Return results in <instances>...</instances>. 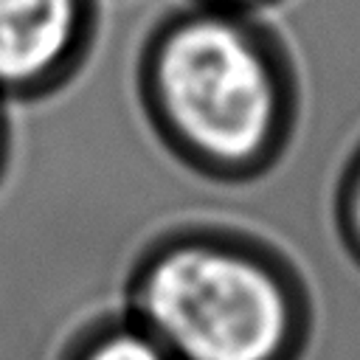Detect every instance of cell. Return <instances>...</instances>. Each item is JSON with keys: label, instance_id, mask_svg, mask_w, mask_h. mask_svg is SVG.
Here are the masks:
<instances>
[{"label": "cell", "instance_id": "277c9868", "mask_svg": "<svg viewBox=\"0 0 360 360\" xmlns=\"http://www.w3.org/2000/svg\"><path fill=\"white\" fill-rule=\"evenodd\" d=\"M59 360H174L163 343L132 315L107 318L84 326L59 354Z\"/></svg>", "mask_w": 360, "mask_h": 360}, {"label": "cell", "instance_id": "7a4b0ae2", "mask_svg": "<svg viewBox=\"0 0 360 360\" xmlns=\"http://www.w3.org/2000/svg\"><path fill=\"white\" fill-rule=\"evenodd\" d=\"M129 315L174 360H301L315 332L307 273L239 225H191L141 262Z\"/></svg>", "mask_w": 360, "mask_h": 360}, {"label": "cell", "instance_id": "8992f818", "mask_svg": "<svg viewBox=\"0 0 360 360\" xmlns=\"http://www.w3.org/2000/svg\"><path fill=\"white\" fill-rule=\"evenodd\" d=\"M214 3H228V6H239V8H253V11H264L276 3H284V0H214Z\"/></svg>", "mask_w": 360, "mask_h": 360}, {"label": "cell", "instance_id": "3957f363", "mask_svg": "<svg viewBox=\"0 0 360 360\" xmlns=\"http://www.w3.org/2000/svg\"><path fill=\"white\" fill-rule=\"evenodd\" d=\"M90 0H0V93L53 84L79 56Z\"/></svg>", "mask_w": 360, "mask_h": 360}, {"label": "cell", "instance_id": "5b68a950", "mask_svg": "<svg viewBox=\"0 0 360 360\" xmlns=\"http://www.w3.org/2000/svg\"><path fill=\"white\" fill-rule=\"evenodd\" d=\"M332 225H335V236L343 253L360 270V138L346 152L338 169V177H335Z\"/></svg>", "mask_w": 360, "mask_h": 360}, {"label": "cell", "instance_id": "6da1fadb", "mask_svg": "<svg viewBox=\"0 0 360 360\" xmlns=\"http://www.w3.org/2000/svg\"><path fill=\"white\" fill-rule=\"evenodd\" d=\"M141 82L163 143L208 180L256 183L298 135L301 70L262 11L191 0L152 34Z\"/></svg>", "mask_w": 360, "mask_h": 360}, {"label": "cell", "instance_id": "52a82bcc", "mask_svg": "<svg viewBox=\"0 0 360 360\" xmlns=\"http://www.w3.org/2000/svg\"><path fill=\"white\" fill-rule=\"evenodd\" d=\"M0 155H3V127H0Z\"/></svg>", "mask_w": 360, "mask_h": 360}]
</instances>
